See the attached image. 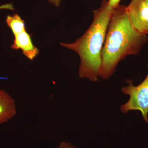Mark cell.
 Masks as SVG:
<instances>
[{
    "label": "cell",
    "mask_w": 148,
    "mask_h": 148,
    "mask_svg": "<svg viewBox=\"0 0 148 148\" xmlns=\"http://www.w3.org/2000/svg\"><path fill=\"white\" fill-rule=\"evenodd\" d=\"M128 85L122 88L121 92L129 95L127 103L122 105L121 111L126 114L131 111H140L145 121L148 123V72L145 79L140 84L134 86L131 80H127Z\"/></svg>",
    "instance_id": "3957f363"
},
{
    "label": "cell",
    "mask_w": 148,
    "mask_h": 148,
    "mask_svg": "<svg viewBox=\"0 0 148 148\" xmlns=\"http://www.w3.org/2000/svg\"><path fill=\"white\" fill-rule=\"evenodd\" d=\"M6 22L14 36L27 31L24 20L17 14L8 15L6 18Z\"/></svg>",
    "instance_id": "52a82bcc"
},
{
    "label": "cell",
    "mask_w": 148,
    "mask_h": 148,
    "mask_svg": "<svg viewBox=\"0 0 148 148\" xmlns=\"http://www.w3.org/2000/svg\"><path fill=\"white\" fill-rule=\"evenodd\" d=\"M121 0H108L109 5L111 8L114 9L119 6Z\"/></svg>",
    "instance_id": "ba28073f"
},
{
    "label": "cell",
    "mask_w": 148,
    "mask_h": 148,
    "mask_svg": "<svg viewBox=\"0 0 148 148\" xmlns=\"http://www.w3.org/2000/svg\"><path fill=\"white\" fill-rule=\"evenodd\" d=\"M49 2L53 4L56 7H59L61 2V0H48Z\"/></svg>",
    "instance_id": "8fae6325"
},
{
    "label": "cell",
    "mask_w": 148,
    "mask_h": 148,
    "mask_svg": "<svg viewBox=\"0 0 148 148\" xmlns=\"http://www.w3.org/2000/svg\"><path fill=\"white\" fill-rule=\"evenodd\" d=\"M131 1H132V0H131Z\"/></svg>",
    "instance_id": "4fadbf2b"
},
{
    "label": "cell",
    "mask_w": 148,
    "mask_h": 148,
    "mask_svg": "<svg viewBox=\"0 0 148 148\" xmlns=\"http://www.w3.org/2000/svg\"><path fill=\"white\" fill-rule=\"evenodd\" d=\"M113 9L108 0H102L99 8L92 11L93 21L84 34L72 43L61 42L62 46L74 51L80 58L79 76L97 82L102 64V50Z\"/></svg>",
    "instance_id": "7a4b0ae2"
},
{
    "label": "cell",
    "mask_w": 148,
    "mask_h": 148,
    "mask_svg": "<svg viewBox=\"0 0 148 148\" xmlns=\"http://www.w3.org/2000/svg\"><path fill=\"white\" fill-rule=\"evenodd\" d=\"M13 43L11 47L13 49H21L24 56L33 60L39 53V50L33 44L31 36L27 31L14 36Z\"/></svg>",
    "instance_id": "5b68a950"
},
{
    "label": "cell",
    "mask_w": 148,
    "mask_h": 148,
    "mask_svg": "<svg viewBox=\"0 0 148 148\" xmlns=\"http://www.w3.org/2000/svg\"><path fill=\"white\" fill-rule=\"evenodd\" d=\"M144 1H145V2L146 3V4H147L148 6V0H144Z\"/></svg>",
    "instance_id": "7c38bea8"
},
{
    "label": "cell",
    "mask_w": 148,
    "mask_h": 148,
    "mask_svg": "<svg viewBox=\"0 0 148 148\" xmlns=\"http://www.w3.org/2000/svg\"><path fill=\"white\" fill-rule=\"evenodd\" d=\"M125 7L119 5L110 18L102 53L100 77L103 79L110 78L127 56L138 55L148 41L147 36L140 34L132 28Z\"/></svg>",
    "instance_id": "6da1fadb"
},
{
    "label": "cell",
    "mask_w": 148,
    "mask_h": 148,
    "mask_svg": "<svg viewBox=\"0 0 148 148\" xmlns=\"http://www.w3.org/2000/svg\"><path fill=\"white\" fill-rule=\"evenodd\" d=\"M5 9L10 10H13L14 9L13 5L12 4H7L4 5L0 6V9Z\"/></svg>",
    "instance_id": "30bf717a"
},
{
    "label": "cell",
    "mask_w": 148,
    "mask_h": 148,
    "mask_svg": "<svg viewBox=\"0 0 148 148\" xmlns=\"http://www.w3.org/2000/svg\"><path fill=\"white\" fill-rule=\"evenodd\" d=\"M16 113L14 100L7 92L0 89V124L9 121Z\"/></svg>",
    "instance_id": "8992f818"
},
{
    "label": "cell",
    "mask_w": 148,
    "mask_h": 148,
    "mask_svg": "<svg viewBox=\"0 0 148 148\" xmlns=\"http://www.w3.org/2000/svg\"><path fill=\"white\" fill-rule=\"evenodd\" d=\"M57 148H76L75 147L72 145L71 143L66 142H62L60 143Z\"/></svg>",
    "instance_id": "9c48e42d"
},
{
    "label": "cell",
    "mask_w": 148,
    "mask_h": 148,
    "mask_svg": "<svg viewBox=\"0 0 148 148\" xmlns=\"http://www.w3.org/2000/svg\"><path fill=\"white\" fill-rule=\"evenodd\" d=\"M132 28L140 35H148V6L144 0H132L125 7Z\"/></svg>",
    "instance_id": "277c9868"
}]
</instances>
